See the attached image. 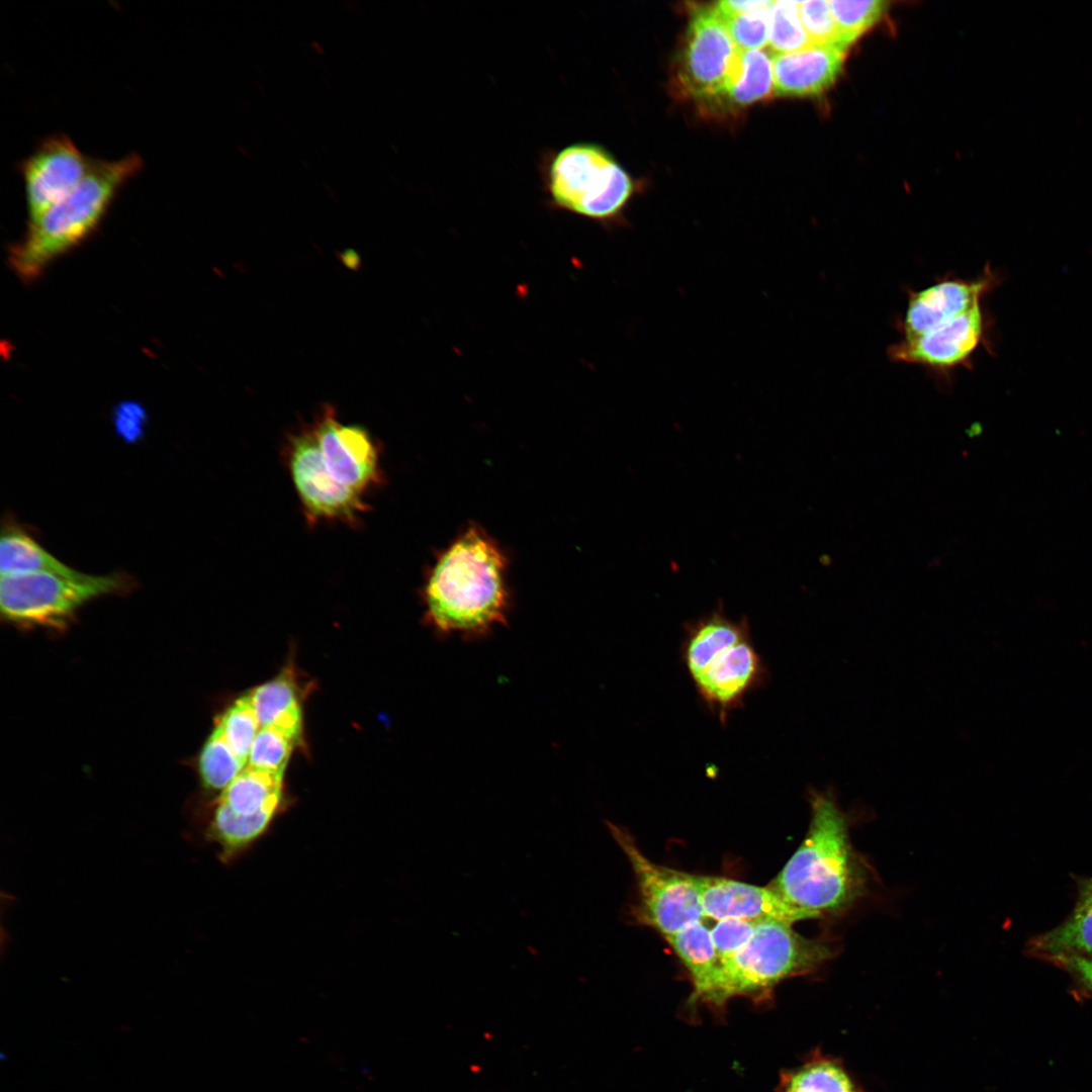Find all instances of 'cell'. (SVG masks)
<instances>
[{
	"label": "cell",
	"instance_id": "4316f807",
	"mask_svg": "<svg viewBox=\"0 0 1092 1092\" xmlns=\"http://www.w3.org/2000/svg\"><path fill=\"white\" fill-rule=\"evenodd\" d=\"M298 739L276 725L261 727L253 742L247 765L283 774Z\"/></svg>",
	"mask_w": 1092,
	"mask_h": 1092
},
{
	"label": "cell",
	"instance_id": "f546056e",
	"mask_svg": "<svg viewBox=\"0 0 1092 1092\" xmlns=\"http://www.w3.org/2000/svg\"><path fill=\"white\" fill-rule=\"evenodd\" d=\"M771 4L772 1H765L763 5L746 12L727 16L719 15L738 49L759 50L768 44Z\"/></svg>",
	"mask_w": 1092,
	"mask_h": 1092
},
{
	"label": "cell",
	"instance_id": "4dcf8cb0",
	"mask_svg": "<svg viewBox=\"0 0 1092 1092\" xmlns=\"http://www.w3.org/2000/svg\"><path fill=\"white\" fill-rule=\"evenodd\" d=\"M803 26L813 44L834 46L846 51L829 1H799Z\"/></svg>",
	"mask_w": 1092,
	"mask_h": 1092
},
{
	"label": "cell",
	"instance_id": "30bf717a",
	"mask_svg": "<svg viewBox=\"0 0 1092 1092\" xmlns=\"http://www.w3.org/2000/svg\"><path fill=\"white\" fill-rule=\"evenodd\" d=\"M988 330L980 303L923 335L900 339L888 348V356L894 362L918 365L946 378L958 368H970L975 352L989 347Z\"/></svg>",
	"mask_w": 1092,
	"mask_h": 1092
},
{
	"label": "cell",
	"instance_id": "8992f818",
	"mask_svg": "<svg viewBox=\"0 0 1092 1092\" xmlns=\"http://www.w3.org/2000/svg\"><path fill=\"white\" fill-rule=\"evenodd\" d=\"M538 171L549 206L584 218H616L633 192L628 173L602 146L575 142L542 152Z\"/></svg>",
	"mask_w": 1092,
	"mask_h": 1092
},
{
	"label": "cell",
	"instance_id": "e0dca14e",
	"mask_svg": "<svg viewBox=\"0 0 1092 1092\" xmlns=\"http://www.w3.org/2000/svg\"><path fill=\"white\" fill-rule=\"evenodd\" d=\"M1027 950L1046 962L1069 954L1092 961V877L1079 881L1077 900L1070 915L1056 927L1030 939Z\"/></svg>",
	"mask_w": 1092,
	"mask_h": 1092
},
{
	"label": "cell",
	"instance_id": "44dd1931",
	"mask_svg": "<svg viewBox=\"0 0 1092 1092\" xmlns=\"http://www.w3.org/2000/svg\"><path fill=\"white\" fill-rule=\"evenodd\" d=\"M664 938L692 977L693 998L700 1000L720 963L710 930L699 921Z\"/></svg>",
	"mask_w": 1092,
	"mask_h": 1092
},
{
	"label": "cell",
	"instance_id": "5bb4252c",
	"mask_svg": "<svg viewBox=\"0 0 1092 1092\" xmlns=\"http://www.w3.org/2000/svg\"><path fill=\"white\" fill-rule=\"evenodd\" d=\"M310 430L327 469L339 482L361 494L380 482L378 451L366 429L339 422L328 405Z\"/></svg>",
	"mask_w": 1092,
	"mask_h": 1092
},
{
	"label": "cell",
	"instance_id": "277c9868",
	"mask_svg": "<svg viewBox=\"0 0 1092 1092\" xmlns=\"http://www.w3.org/2000/svg\"><path fill=\"white\" fill-rule=\"evenodd\" d=\"M143 168L144 160L136 153L117 160L93 159L88 173L68 195L28 222L23 240L10 250L15 273L31 281L53 260L85 240Z\"/></svg>",
	"mask_w": 1092,
	"mask_h": 1092
},
{
	"label": "cell",
	"instance_id": "e575fe53",
	"mask_svg": "<svg viewBox=\"0 0 1092 1092\" xmlns=\"http://www.w3.org/2000/svg\"><path fill=\"white\" fill-rule=\"evenodd\" d=\"M310 49H311V50H312V51H313V52H314V53H315L316 55H320V56H322V55H324V54H325V50H324L323 46H322V44H321V43H320V42H318L317 40H312V41H311V43H310Z\"/></svg>",
	"mask_w": 1092,
	"mask_h": 1092
},
{
	"label": "cell",
	"instance_id": "5b68a950",
	"mask_svg": "<svg viewBox=\"0 0 1092 1092\" xmlns=\"http://www.w3.org/2000/svg\"><path fill=\"white\" fill-rule=\"evenodd\" d=\"M834 953L832 944L800 935L792 923L758 922L749 941L719 963L700 1000L720 1006L735 996L766 992L785 979L815 971Z\"/></svg>",
	"mask_w": 1092,
	"mask_h": 1092
},
{
	"label": "cell",
	"instance_id": "83f0119b",
	"mask_svg": "<svg viewBox=\"0 0 1092 1092\" xmlns=\"http://www.w3.org/2000/svg\"><path fill=\"white\" fill-rule=\"evenodd\" d=\"M250 698L260 728L275 723L284 714L299 707L295 686L284 674L254 689Z\"/></svg>",
	"mask_w": 1092,
	"mask_h": 1092
},
{
	"label": "cell",
	"instance_id": "d6a6232c",
	"mask_svg": "<svg viewBox=\"0 0 1092 1092\" xmlns=\"http://www.w3.org/2000/svg\"><path fill=\"white\" fill-rule=\"evenodd\" d=\"M146 422V411L138 402L124 401L113 411L115 431L126 443H135L144 436Z\"/></svg>",
	"mask_w": 1092,
	"mask_h": 1092
},
{
	"label": "cell",
	"instance_id": "d4e9b609",
	"mask_svg": "<svg viewBox=\"0 0 1092 1092\" xmlns=\"http://www.w3.org/2000/svg\"><path fill=\"white\" fill-rule=\"evenodd\" d=\"M216 724L236 753L247 765L260 724L250 695L240 697L219 716Z\"/></svg>",
	"mask_w": 1092,
	"mask_h": 1092
},
{
	"label": "cell",
	"instance_id": "2e32d148",
	"mask_svg": "<svg viewBox=\"0 0 1092 1092\" xmlns=\"http://www.w3.org/2000/svg\"><path fill=\"white\" fill-rule=\"evenodd\" d=\"M844 56L845 50L827 44L772 54L775 94L803 97L822 93L839 76Z\"/></svg>",
	"mask_w": 1092,
	"mask_h": 1092
},
{
	"label": "cell",
	"instance_id": "7c38bea8",
	"mask_svg": "<svg viewBox=\"0 0 1092 1092\" xmlns=\"http://www.w3.org/2000/svg\"><path fill=\"white\" fill-rule=\"evenodd\" d=\"M92 161L65 133L42 139L17 164L29 221L68 195L88 173Z\"/></svg>",
	"mask_w": 1092,
	"mask_h": 1092
},
{
	"label": "cell",
	"instance_id": "7402d4cb",
	"mask_svg": "<svg viewBox=\"0 0 1092 1092\" xmlns=\"http://www.w3.org/2000/svg\"><path fill=\"white\" fill-rule=\"evenodd\" d=\"M275 815L268 812L243 816L216 801L206 834L219 846L220 856L228 860L264 834Z\"/></svg>",
	"mask_w": 1092,
	"mask_h": 1092
},
{
	"label": "cell",
	"instance_id": "ba28073f",
	"mask_svg": "<svg viewBox=\"0 0 1092 1092\" xmlns=\"http://www.w3.org/2000/svg\"><path fill=\"white\" fill-rule=\"evenodd\" d=\"M607 824L634 872L641 920L664 937L702 921L705 915L695 875L654 863L626 829L610 822Z\"/></svg>",
	"mask_w": 1092,
	"mask_h": 1092
},
{
	"label": "cell",
	"instance_id": "d590c367",
	"mask_svg": "<svg viewBox=\"0 0 1092 1092\" xmlns=\"http://www.w3.org/2000/svg\"><path fill=\"white\" fill-rule=\"evenodd\" d=\"M240 152L242 153L243 156H245L247 158H251V155H250L249 151L245 147L241 146L240 147Z\"/></svg>",
	"mask_w": 1092,
	"mask_h": 1092
},
{
	"label": "cell",
	"instance_id": "9a60e30c",
	"mask_svg": "<svg viewBox=\"0 0 1092 1092\" xmlns=\"http://www.w3.org/2000/svg\"><path fill=\"white\" fill-rule=\"evenodd\" d=\"M695 883L705 916L715 920L795 923L812 915L788 903L774 889L723 877L696 876Z\"/></svg>",
	"mask_w": 1092,
	"mask_h": 1092
},
{
	"label": "cell",
	"instance_id": "8fae6325",
	"mask_svg": "<svg viewBox=\"0 0 1092 1092\" xmlns=\"http://www.w3.org/2000/svg\"><path fill=\"white\" fill-rule=\"evenodd\" d=\"M288 466L309 520L355 524L366 511L363 494L339 482L327 469L310 429L290 438Z\"/></svg>",
	"mask_w": 1092,
	"mask_h": 1092
},
{
	"label": "cell",
	"instance_id": "f1b7e54d",
	"mask_svg": "<svg viewBox=\"0 0 1092 1092\" xmlns=\"http://www.w3.org/2000/svg\"><path fill=\"white\" fill-rule=\"evenodd\" d=\"M829 4L846 48L877 23L889 5L881 0H830Z\"/></svg>",
	"mask_w": 1092,
	"mask_h": 1092
},
{
	"label": "cell",
	"instance_id": "9c48e42d",
	"mask_svg": "<svg viewBox=\"0 0 1092 1092\" xmlns=\"http://www.w3.org/2000/svg\"><path fill=\"white\" fill-rule=\"evenodd\" d=\"M738 50L715 7L698 9L689 24L678 70L686 93L719 103Z\"/></svg>",
	"mask_w": 1092,
	"mask_h": 1092
},
{
	"label": "cell",
	"instance_id": "ac0fdd59",
	"mask_svg": "<svg viewBox=\"0 0 1092 1092\" xmlns=\"http://www.w3.org/2000/svg\"><path fill=\"white\" fill-rule=\"evenodd\" d=\"M0 572L1 576L34 572L72 577L84 574L52 555L32 534L12 519H6L1 530Z\"/></svg>",
	"mask_w": 1092,
	"mask_h": 1092
},
{
	"label": "cell",
	"instance_id": "1f68e13d",
	"mask_svg": "<svg viewBox=\"0 0 1092 1092\" xmlns=\"http://www.w3.org/2000/svg\"><path fill=\"white\" fill-rule=\"evenodd\" d=\"M757 923L739 919L719 920L710 930L719 961L730 958L743 947L753 935Z\"/></svg>",
	"mask_w": 1092,
	"mask_h": 1092
},
{
	"label": "cell",
	"instance_id": "3957f363",
	"mask_svg": "<svg viewBox=\"0 0 1092 1092\" xmlns=\"http://www.w3.org/2000/svg\"><path fill=\"white\" fill-rule=\"evenodd\" d=\"M679 654L698 697L722 725L743 707L749 694L770 678L753 643L748 619H731L721 602L684 624Z\"/></svg>",
	"mask_w": 1092,
	"mask_h": 1092
},
{
	"label": "cell",
	"instance_id": "cb8c5ba5",
	"mask_svg": "<svg viewBox=\"0 0 1092 1092\" xmlns=\"http://www.w3.org/2000/svg\"><path fill=\"white\" fill-rule=\"evenodd\" d=\"M811 44L800 17L799 1H772L769 10V51L772 54L793 53Z\"/></svg>",
	"mask_w": 1092,
	"mask_h": 1092
},
{
	"label": "cell",
	"instance_id": "7a4b0ae2",
	"mask_svg": "<svg viewBox=\"0 0 1092 1092\" xmlns=\"http://www.w3.org/2000/svg\"><path fill=\"white\" fill-rule=\"evenodd\" d=\"M808 831L770 888L819 918L847 910L864 896L869 872L849 838V815L832 787L807 792Z\"/></svg>",
	"mask_w": 1092,
	"mask_h": 1092
},
{
	"label": "cell",
	"instance_id": "ffe728a7",
	"mask_svg": "<svg viewBox=\"0 0 1092 1092\" xmlns=\"http://www.w3.org/2000/svg\"><path fill=\"white\" fill-rule=\"evenodd\" d=\"M283 796V774L246 765L221 791L217 802L243 816L276 814Z\"/></svg>",
	"mask_w": 1092,
	"mask_h": 1092
},
{
	"label": "cell",
	"instance_id": "603a6c76",
	"mask_svg": "<svg viewBox=\"0 0 1092 1092\" xmlns=\"http://www.w3.org/2000/svg\"><path fill=\"white\" fill-rule=\"evenodd\" d=\"M198 766L203 786L209 790L222 791L246 764L233 751L216 724L202 747Z\"/></svg>",
	"mask_w": 1092,
	"mask_h": 1092
},
{
	"label": "cell",
	"instance_id": "52a82bcc",
	"mask_svg": "<svg viewBox=\"0 0 1092 1092\" xmlns=\"http://www.w3.org/2000/svg\"><path fill=\"white\" fill-rule=\"evenodd\" d=\"M134 584L125 572L64 576L49 572L1 576L2 617L17 625L64 628L88 602L127 592Z\"/></svg>",
	"mask_w": 1092,
	"mask_h": 1092
},
{
	"label": "cell",
	"instance_id": "6da1fadb",
	"mask_svg": "<svg viewBox=\"0 0 1092 1092\" xmlns=\"http://www.w3.org/2000/svg\"><path fill=\"white\" fill-rule=\"evenodd\" d=\"M507 568L493 538L477 525L467 527L438 554L427 576L422 595L429 625L469 641L506 625L512 607Z\"/></svg>",
	"mask_w": 1092,
	"mask_h": 1092
},
{
	"label": "cell",
	"instance_id": "4fadbf2b",
	"mask_svg": "<svg viewBox=\"0 0 1092 1092\" xmlns=\"http://www.w3.org/2000/svg\"><path fill=\"white\" fill-rule=\"evenodd\" d=\"M998 283L997 275L987 266L973 279L945 275L920 290H907L905 312L896 322L901 339L923 335L952 321L982 303Z\"/></svg>",
	"mask_w": 1092,
	"mask_h": 1092
},
{
	"label": "cell",
	"instance_id": "836d02e7",
	"mask_svg": "<svg viewBox=\"0 0 1092 1092\" xmlns=\"http://www.w3.org/2000/svg\"><path fill=\"white\" fill-rule=\"evenodd\" d=\"M1068 972L1083 986L1092 990V961L1078 956H1058L1048 961Z\"/></svg>",
	"mask_w": 1092,
	"mask_h": 1092
},
{
	"label": "cell",
	"instance_id": "d6986e66",
	"mask_svg": "<svg viewBox=\"0 0 1092 1092\" xmlns=\"http://www.w3.org/2000/svg\"><path fill=\"white\" fill-rule=\"evenodd\" d=\"M775 93L772 54L768 50H738L719 103L743 107Z\"/></svg>",
	"mask_w": 1092,
	"mask_h": 1092
},
{
	"label": "cell",
	"instance_id": "484cf974",
	"mask_svg": "<svg viewBox=\"0 0 1092 1092\" xmlns=\"http://www.w3.org/2000/svg\"><path fill=\"white\" fill-rule=\"evenodd\" d=\"M785 1092H857L848 1075L825 1059L807 1063L787 1079Z\"/></svg>",
	"mask_w": 1092,
	"mask_h": 1092
}]
</instances>
